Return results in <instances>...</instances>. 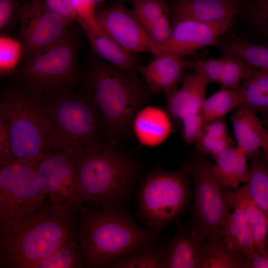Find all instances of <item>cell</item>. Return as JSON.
<instances>
[{"instance_id":"74e56055","label":"cell","mask_w":268,"mask_h":268,"mask_svg":"<svg viewBox=\"0 0 268 268\" xmlns=\"http://www.w3.org/2000/svg\"><path fill=\"white\" fill-rule=\"evenodd\" d=\"M187 61L188 68L201 74L209 83L218 82L222 58L205 60Z\"/></svg>"},{"instance_id":"cb8c5ba5","label":"cell","mask_w":268,"mask_h":268,"mask_svg":"<svg viewBox=\"0 0 268 268\" xmlns=\"http://www.w3.org/2000/svg\"><path fill=\"white\" fill-rule=\"evenodd\" d=\"M171 119L167 112L166 113L157 108L140 109L133 121L137 136L145 144L153 145L160 142L171 132Z\"/></svg>"},{"instance_id":"d6a6232c","label":"cell","mask_w":268,"mask_h":268,"mask_svg":"<svg viewBox=\"0 0 268 268\" xmlns=\"http://www.w3.org/2000/svg\"><path fill=\"white\" fill-rule=\"evenodd\" d=\"M256 68L239 57H223L218 83L221 88L235 90Z\"/></svg>"},{"instance_id":"4316f807","label":"cell","mask_w":268,"mask_h":268,"mask_svg":"<svg viewBox=\"0 0 268 268\" xmlns=\"http://www.w3.org/2000/svg\"><path fill=\"white\" fill-rule=\"evenodd\" d=\"M167 242L161 238L145 244L120 258L110 268H164Z\"/></svg>"},{"instance_id":"7a4b0ae2","label":"cell","mask_w":268,"mask_h":268,"mask_svg":"<svg viewBox=\"0 0 268 268\" xmlns=\"http://www.w3.org/2000/svg\"><path fill=\"white\" fill-rule=\"evenodd\" d=\"M80 89L97 110L109 140L128 134L137 112L153 93L137 72L98 58L85 70Z\"/></svg>"},{"instance_id":"e0dca14e","label":"cell","mask_w":268,"mask_h":268,"mask_svg":"<svg viewBox=\"0 0 268 268\" xmlns=\"http://www.w3.org/2000/svg\"><path fill=\"white\" fill-rule=\"evenodd\" d=\"M209 83L195 70L186 74L180 88L165 94L167 112L171 119L179 123L185 115L200 111Z\"/></svg>"},{"instance_id":"ac0fdd59","label":"cell","mask_w":268,"mask_h":268,"mask_svg":"<svg viewBox=\"0 0 268 268\" xmlns=\"http://www.w3.org/2000/svg\"><path fill=\"white\" fill-rule=\"evenodd\" d=\"M230 208L241 209L251 230L255 251L268 256V224L265 216L253 199L247 184L231 191H224Z\"/></svg>"},{"instance_id":"6da1fadb","label":"cell","mask_w":268,"mask_h":268,"mask_svg":"<svg viewBox=\"0 0 268 268\" xmlns=\"http://www.w3.org/2000/svg\"><path fill=\"white\" fill-rule=\"evenodd\" d=\"M79 211L48 200L18 224L0 231V268H28L79 240Z\"/></svg>"},{"instance_id":"3957f363","label":"cell","mask_w":268,"mask_h":268,"mask_svg":"<svg viewBox=\"0 0 268 268\" xmlns=\"http://www.w3.org/2000/svg\"><path fill=\"white\" fill-rule=\"evenodd\" d=\"M79 238L86 268H110L161 237L137 224L125 209L85 205L79 211Z\"/></svg>"},{"instance_id":"277c9868","label":"cell","mask_w":268,"mask_h":268,"mask_svg":"<svg viewBox=\"0 0 268 268\" xmlns=\"http://www.w3.org/2000/svg\"><path fill=\"white\" fill-rule=\"evenodd\" d=\"M0 120L16 160L36 164L52 153L53 125L44 93L18 80L1 92Z\"/></svg>"},{"instance_id":"9a60e30c","label":"cell","mask_w":268,"mask_h":268,"mask_svg":"<svg viewBox=\"0 0 268 268\" xmlns=\"http://www.w3.org/2000/svg\"><path fill=\"white\" fill-rule=\"evenodd\" d=\"M174 237L167 242L164 268H203L207 239L191 222L177 223Z\"/></svg>"},{"instance_id":"f6af8a7d","label":"cell","mask_w":268,"mask_h":268,"mask_svg":"<svg viewBox=\"0 0 268 268\" xmlns=\"http://www.w3.org/2000/svg\"><path fill=\"white\" fill-rule=\"evenodd\" d=\"M262 122L266 129L268 131V118L264 119Z\"/></svg>"},{"instance_id":"5b68a950","label":"cell","mask_w":268,"mask_h":268,"mask_svg":"<svg viewBox=\"0 0 268 268\" xmlns=\"http://www.w3.org/2000/svg\"><path fill=\"white\" fill-rule=\"evenodd\" d=\"M74 160L86 206L125 209L140 173L131 155L108 143Z\"/></svg>"},{"instance_id":"7402d4cb","label":"cell","mask_w":268,"mask_h":268,"mask_svg":"<svg viewBox=\"0 0 268 268\" xmlns=\"http://www.w3.org/2000/svg\"><path fill=\"white\" fill-rule=\"evenodd\" d=\"M132 10L153 42L161 44L168 39L172 26L164 0H133Z\"/></svg>"},{"instance_id":"ffe728a7","label":"cell","mask_w":268,"mask_h":268,"mask_svg":"<svg viewBox=\"0 0 268 268\" xmlns=\"http://www.w3.org/2000/svg\"><path fill=\"white\" fill-rule=\"evenodd\" d=\"M93 52L99 59L117 67L137 72L142 68L138 54L124 48L102 29L93 28L79 23Z\"/></svg>"},{"instance_id":"83f0119b","label":"cell","mask_w":268,"mask_h":268,"mask_svg":"<svg viewBox=\"0 0 268 268\" xmlns=\"http://www.w3.org/2000/svg\"><path fill=\"white\" fill-rule=\"evenodd\" d=\"M233 142L224 118L205 124L195 143L199 152L215 160L222 151L234 146Z\"/></svg>"},{"instance_id":"c3c4849f","label":"cell","mask_w":268,"mask_h":268,"mask_svg":"<svg viewBox=\"0 0 268 268\" xmlns=\"http://www.w3.org/2000/svg\"><path fill=\"white\" fill-rule=\"evenodd\" d=\"M235 0V1H236V0Z\"/></svg>"},{"instance_id":"7c38bea8","label":"cell","mask_w":268,"mask_h":268,"mask_svg":"<svg viewBox=\"0 0 268 268\" xmlns=\"http://www.w3.org/2000/svg\"><path fill=\"white\" fill-rule=\"evenodd\" d=\"M35 166L42 187L51 202L78 210L85 205L74 157L65 152L53 153Z\"/></svg>"},{"instance_id":"4dcf8cb0","label":"cell","mask_w":268,"mask_h":268,"mask_svg":"<svg viewBox=\"0 0 268 268\" xmlns=\"http://www.w3.org/2000/svg\"><path fill=\"white\" fill-rule=\"evenodd\" d=\"M241 105L237 90L221 88L203 102L200 109L204 126L212 121L224 118L231 110Z\"/></svg>"},{"instance_id":"8992f818","label":"cell","mask_w":268,"mask_h":268,"mask_svg":"<svg viewBox=\"0 0 268 268\" xmlns=\"http://www.w3.org/2000/svg\"><path fill=\"white\" fill-rule=\"evenodd\" d=\"M44 95L53 125V153L74 157L109 143L97 110L81 90L60 88Z\"/></svg>"},{"instance_id":"f35d334b","label":"cell","mask_w":268,"mask_h":268,"mask_svg":"<svg viewBox=\"0 0 268 268\" xmlns=\"http://www.w3.org/2000/svg\"><path fill=\"white\" fill-rule=\"evenodd\" d=\"M16 0H0V31L3 34L18 20Z\"/></svg>"},{"instance_id":"836d02e7","label":"cell","mask_w":268,"mask_h":268,"mask_svg":"<svg viewBox=\"0 0 268 268\" xmlns=\"http://www.w3.org/2000/svg\"><path fill=\"white\" fill-rule=\"evenodd\" d=\"M24 54L21 41L1 34L0 37V70L1 74L14 69Z\"/></svg>"},{"instance_id":"ee69618b","label":"cell","mask_w":268,"mask_h":268,"mask_svg":"<svg viewBox=\"0 0 268 268\" xmlns=\"http://www.w3.org/2000/svg\"><path fill=\"white\" fill-rule=\"evenodd\" d=\"M261 149L263 150L265 160L268 164V131L267 129L263 135Z\"/></svg>"},{"instance_id":"d4e9b609","label":"cell","mask_w":268,"mask_h":268,"mask_svg":"<svg viewBox=\"0 0 268 268\" xmlns=\"http://www.w3.org/2000/svg\"><path fill=\"white\" fill-rule=\"evenodd\" d=\"M233 210L224 221L222 239L229 248L248 260L256 252L252 233L242 211L239 208Z\"/></svg>"},{"instance_id":"d6986e66","label":"cell","mask_w":268,"mask_h":268,"mask_svg":"<svg viewBox=\"0 0 268 268\" xmlns=\"http://www.w3.org/2000/svg\"><path fill=\"white\" fill-rule=\"evenodd\" d=\"M234 0H175L174 20L188 19L202 23H212L233 18L238 13Z\"/></svg>"},{"instance_id":"7bdbcfd3","label":"cell","mask_w":268,"mask_h":268,"mask_svg":"<svg viewBox=\"0 0 268 268\" xmlns=\"http://www.w3.org/2000/svg\"><path fill=\"white\" fill-rule=\"evenodd\" d=\"M250 268H268V256L255 252L248 259Z\"/></svg>"},{"instance_id":"f546056e","label":"cell","mask_w":268,"mask_h":268,"mask_svg":"<svg viewBox=\"0 0 268 268\" xmlns=\"http://www.w3.org/2000/svg\"><path fill=\"white\" fill-rule=\"evenodd\" d=\"M84 256L79 240L67 243L28 268H84Z\"/></svg>"},{"instance_id":"52a82bcc","label":"cell","mask_w":268,"mask_h":268,"mask_svg":"<svg viewBox=\"0 0 268 268\" xmlns=\"http://www.w3.org/2000/svg\"><path fill=\"white\" fill-rule=\"evenodd\" d=\"M190 178L181 169L169 171L156 165L141 181L136 195V215L142 226L158 235L186 210Z\"/></svg>"},{"instance_id":"30bf717a","label":"cell","mask_w":268,"mask_h":268,"mask_svg":"<svg viewBox=\"0 0 268 268\" xmlns=\"http://www.w3.org/2000/svg\"><path fill=\"white\" fill-rule=\"evenodd\" d=\"M194 185V200L191 222L205 235L207 240L222 239L223 223L230 213L223 188L213 175L211 163L200 157L182 167Z\"/></svg>"},{"instance_id":"f1b7e54d","label":"cell","mask_w":268,"mask_h":268,"mask_svg":"<svg viewBox=\"0 0 268 268\" xmlns=\"http://www.w3.org/2000/svg\"><path fill=\"white\" fill-rule=\"evenodd\" d=\"M203 268H250L249 261L229 248L223 239L207 240Z\"/></svg>"},{"instance_id":"ba28073f","label":"cell","mask_w":268,"mask_h":268,"mask_svg":"<svg viewBox=\"0 0 268 268\" xmlns=\"http://www.w3.org/2000/svg\"><path fill=\"white\" fill-rule=\"evenodd\" d=\"M78 40L71 30L62 39L26 59L18 80L46 93L74 88L80 80L77 66Z\"/></svg>"},{"instance_id":"8d00e7d4","label":"cell","mask_w":268,"mask_h":268,"mask_svg":"<svg viewBox=\"0 0 268 268\" xmlns=\"http://www.w3.org/2000/svg\"><path fill=\"white\" fill-rule=\"evenodd\" d=\"M179 123L185 142L188 145L195 143L204 126L200 110L185 115L180 119Z\"/></svg>"},{"instance_id":"ab89813d","label":"cell","mask_w":268,"mask_h":268,"mask_svg":"<svg viewBox=\"0 0 268 268\" xmlns=\"http://www.w3.org/2000/svg\"><path fill=\"white\" fill-rule=\"evenodd\" d=\"M15 160L7 128L0 120V165L2 166Z\"/></svg>"},{"instance_id":"bcb514c9","label":"cell","mask_w":268,"mask_h":268,"mask_svg":"<svg viewBox=\"0 0 268 268\" xmlns=\"http://www.w3.org/2000/svg\"><path fill=\"white\" fill-rule=\"evenodd\" d=\"M93 1L95 3L97 6L99 5H101L102 3H103L105 0H93Z\"/></svg>"},{"instance_id":"603a6c76","label":"cell","mask_w":268,"mask_h":268,"mask_svg":"<svg viewBox=\"0 0 268 268\" xmlns=\"http://www.w3.org/2000/svg\"><path fill=\"white\" fill-rule=\"evenodd\" d=\"M230 118L237 145L244 151L249 158L259 154L266 129L256 113L239 106Z\"/></svg>"},{"instance_id":"484cf974","label":"cell","mask_w":268,"mask_h":268,"mask_svg":"<svg viewBox=\"0 0 268 268\" xmlns=\"http://www.w3.org/2000/svg\"><path fill=\"white\" fill-rule=\"evenodd\" d=\"M241 105L268 118V70L256 68L236 89Z\"/></svg>"},{"instance_id":"4fadbf2b","label":"cell","mask_w":268,"mask_h":268,"mask_svg":"<svg viewBox=\"0 0 268 268\" xmlns=\"http://www.w3.org/2000/svg\"><path fill=\"white\" fill-rule=\"evenodd\" d=\"M233 18L212 23L179 19L174 20L171 33L161 44H154L152 53L156 56L166 53L180 58L201 48L215 45L220 35L233 24Z\"/></svg>"},{"instance_id":"44dd1931","label":"cell","mask_w":268,"mask_h":268,"mask_svg":"<svg viewBox=\"0 0 268 268\" xmlns=\"http://www.w3.org/2000/svg\"><path fill=\"white\" fill-rule=\"evenodd\" d=\"M248 157L237 145L230 146L222 151L211 163V172L223 188L231 190L247 183L250 176Z\"/></svg>"},{"instance_id":"b9f144b4","label":"cell","mask_w":268,"mask_h":268,"mask_svg":"<svg viewBox=\"0 0 268 268\" xmlns=\"http://www.w3.org/2000/svg\"><path fill=\"white\" fill-rule=\"evenodd\" d=\"M254 17L257 24L268 34V1L257 0Z\"/></svg>"},{"instance_id":"8fae6325","label":"cell","mask_w":268,"mask_h":268,"mask_svg":"<svg viewBox=\"0 0 268 268\" xmlns=\"http://www.w3.org/2000/svg\"><path fill=\"white\" fill-rule=\"evenodd\" d=\"M19 35L26 59L66 36L71 22L50 10L43 0H30L18 10Z\"/></svg>"},{"instance_id":"7dc6e473","label":"cell","mask_w":268,"mask_h":268,"mask_svg":"<svg viewBox=\"0 0 268 268\" xmlns=\"http://www.w3.org/2000/svg\"><path fill=\"white\" fill-rule=\"evenodd\" d=\"M261 0V1H268V0Z\"/></svg>"},{"instance_id":"60d3db41","label":"cell","mask_w":268,"mask_h":268,"mask_svg":"<svg viewBox=\"0 0 268 268\" xmlns=\"http://www.w3.org/2000/svg\"><path fill=\"white\" fill-rule=\"evenodd\" d=\"M52 11L63 16L70 22L76 20V16L69 0H43Z\"/></svg>"},{"instance_id":"d590c367","label":"cell","mask_w":268,"mask_h":268,"mask_svg":"<svg viewBox=\"0 0 268 268\" xmlns=\"http://www.w3.org/2000/svg\"><path fill=\"white\" fill-rule=\"evenodd\" d=\"M78 23L100 29L95 12L96 5L93 0H69Z\"/></svg>"},{"instance_id":"2e32d148","label":"cell","mask_w":268,"mask_h":268,"mask_svg":"<svg viewBox=\"0 0 268 268\" xmlns=\"http://www.w3.org/2000/svg\"><path fill=\"white\" fill-rule=\"evenodd\" d=\"M188 69L187 61L170 54H160L145 67L140 72L142 78L154 93H169L177 88L182 81L185 70Z\"/></svg>"},{"instance_id":"e575fe53","label":"cell","mask_w":268,"mask_h":268,"mask_svg":"<svg viewBox=\"0 0 268 268\" xmlns=\"http://www.w3.org/2000/svg\"><path fill=\"white\" fill-rule=\"evenodd\" d=\"M247 185L253 199L264 213L268 224V177L256 175L250 179Z\"/></svg>"},{"instance_id":"9c48e42d","label":"cell","mask_w":268,"mask_h":268,"mask_svg":"<svg viewBox=\"0 0 268 268\" xmlns=\"http://www.w3.org/2000/svg\"><path fill=\"white\" fill-rule=\"evenodd\" d=\"M35 164L20 160L0 166V231L23 221L46 201Z\"/></svg>"},{"instance_id":"1f68e13d","label":"cell","mask_w":268,"mask_h":268,"mask_svg":"<svg viewBox=\"0 0 268 268\" xmlns=\"http://www.w3.org/2000/svg\"><path fill=\"white\" fill-rule=\"evenodd\" d=\"M225 56L239 57L256 68L268 70V47L266 46L234 40L225 46L223 57Z\"/></svg>"},{"instance_id":"5bb4252c","label":"cell","mask_w":268,"mask_h":268,"mask_svg":"<svg viewBox=\"0 0 268 268\" xmlns=\"http://www.w3.org/2000/svg\"><path fill=\"white\" fill-rule=\"evenodd\" d=\"M97 18L102 30L124 48L136 54L152 53L153 42L133 10L121 1L99 11Z\"/></svg>"}]
</instances>
